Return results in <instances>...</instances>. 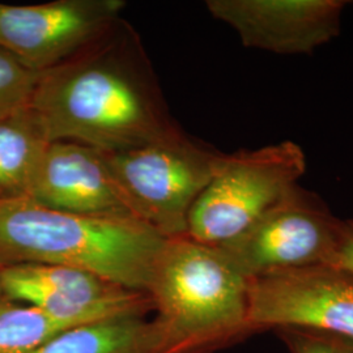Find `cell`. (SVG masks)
I'll list each match as a JSON object with an SVG mask.
<instances>
[{
    "label": "cell",
    "mask_w": 353,
    "mask_h": 353,
    "mask_svg": "<svg viewBox=\"0 0 353 353\" xmlns=\"http://www.w3.org/2000/svg\"><path fill=\"white\" fill-rule=\"evenodd\" d=\"M341 221L316 192L294 185L248 230L217 248L246 279L330 265Z\"/></svg>",
    "instance_id": "cell-6"
},
{
    "label": "cell",
    "mask_w": 353,
    "mask_h": 353,
    "mask_svg": "<svg viewBox=\"0 0 353 353\" xmlns=\"http://www.w3.org/2000/svg\"><path fill=\"white\" fill-rule=\"evenodd\" d=\"M50 140L32 108L0 119V198L29 195Z\"/></svg>",
    "instance_id": "cell-12"
},
{
    "label": "cell",
    "mask_w": 353,
    "mask_h": 353,
    "mask_svg": "<svg viewBox=\"0 0 353 353\" xmlns=\"http://www.w3.org/2000/svg\"><path fill=\"white\" fill-rule=\"evenodd\" d=\"M344 0H208L241 42L275 54H310L341 32Z\"/></svg>",
    "instance_id": "cell-10"
},
{
    "label": "cell",
    "mask_w": 353,
    "mask_h": 353,
    "mask_svg": "<svg viewBox=\"0 0 353 353\" xmlns=\"http://www.w3.org/2000/svg\"><path fill=\"white\" fill-rule=\"evenodd\" d=\"M75 325L54 318L36 306L7 297L0 301V353H32Z\"/></svg>",
    "instance_id": "cell-14"
},
{
    "label": "cell",
    "mask_w": 353,
    "mask_h": 353,
    "mask_svg": "<svg viewBox=\"0 0 353 353\" xmlns=\"http://www.w3.org/2000/svg\"><path fill=\"white\" fill-rule=\"evenodd\" d=\"M102 153L128 214L164 239L188 234L190 211L224 157L183 131L143 147Z\"/></svg>",
    "instance_id": "cell-4"
},
{
    "label": "cell",
    "mask_w": 353,
    "mask_h": 353,
    "mask_svg": "<svg viewBox=\"0 0 353 353\" xmlns=\"http://www.w3.org/2000/svg\"><path fill=\"white\" fill-rule=\"evenodd\" d=\"M4 265H6L4 263H1V262H0V301L6 299V296H4V290H3V283H1V271H3V267H4Z\"/></svg>",
    "instance_id": "cell-18"
},
{
    "label": "cell",
    "mask_w": 353,
    "mask_h": 353,
    "mask_svg": "<svg viewBox=\"0 0 353 353\" xmlns=\"http://www.w3.org/2000/svg\"><path fill=\"white\" fill-rule=\"evenodd\" d=\"M4 296L54 318L83 326L153 309L147 292L130 290L87 270L51 265H6Z\"/></svg>",
    "instance_id": "cell-9"
},
{
    "label": "cell",
    "mask_w": 353,
    "mask_h": 353,
    "mask_svg": "<svg viewBox=\"0 0 353 353\" xmlns=\"http://www.w3.org/2000/svg\"><path fill=\"white\" fill-rule=\"evenodd\" d=\"M305 169L303 151L293 141L224 153L190 211L188 236L211 246L237 239L297 185Z\"/></svg>",
    "instance_id": "cell-5"
},
{
    "label": "cell",
    "mask_w": 353,
    "mask_h": 353,
    "mask_svg": "<svg viewBox=\"0 0 353 353\" xmlns=\"http://www.w3.org/2000/svg\"><path fill=\"white\" fill-rule=\"evenodd\" d=\"M30 108L50 141L102 152L143 147L182 131L139 34L122 17L83 50L39 72Z\"/></svg>",
    "instance_id": "cell-1"
},
{
    "label": "cell",
    "mask_w": 353,
    "mask_h": 353,
    "mask_svg": "<svg viewBox=\"0 0 353 353\" xmlns=\"http://www.w3.org/2000/svg\"><path fill=\"white\" fill-rule=\"evenodd\" d=\"M145 292L154 353L208 352L252 332L248 279L220 248L188 234L165 240Z\"/></svg>",
    "instance_id": "cell-3"
},
{
    "label": "cell",
    "mask_w": 353,
    "mask_h": 353,
    "mask_svg": "<svg viewBox=\"0 0 353 353\" xmlns=\"http://www.w3.org/2000/svg\"><path fill=\"white\" fill-rule=\"evenodd\" d=\"M122 0H55L43 4L0 3V49L28 68H52L101 37L121 19Z\"/></svg>",
    "instance_id": "cell-8"
},
{
    "label": "cell",
    "mask_w": 353,
    "mask_h": 353,
    "mask_svg": "<svg viewBox=\"0 0 353 353\" xmlns=\"http://www.w3.org/2000/svg\"><path fill=\"white\" fill-rule=\"evenodd\" d=\"M292 353H353V341L310 328H278Z\"/></svg>",
    "instance_id": "cell-16"
},
{
    "label": "cell",
    "mask_w": 353,
    "mask_h": 353,
    "mask_svg": "<svg viewBox=\"0 0 353 353\" xmlns=\"http://www.w3.org/2000/svg\"><path fill=\"white\" fill-rule=\"evenodd\" d=\"M28 198L72 214L125 216L103 153L70 140L50 141Z\"/></svg>",
    "instance_id": "cell-11"
},
{
    "label": "cell",
    "mask_w": 353,
    "mask_h": 353,
    "mask_svg": "<svg viewBox=\"0 0 353 353\" xmlns=\"http://www.w3.org/2000/svg\"><path fill=\"white\" fill-rule=\"evenodd\" d=\"M353 275V220L341 221V233L330 265Z\"/></svg>",
    "instance_id": "cell-17"
},
{
    "label": "cell",
    "mask_w": 353,
    "mask_h": 353,
    "mask_svg": "<svg viewBox=\"0 0 353 353\" xmlns=\"http://www.w3.org/2000/svg\"><path fill=\"white\" fill-rule=\"evenodd\" d=\"M32 353H154L151 322L121 316L64 330Z\"/></svg>",
    "instance_id": "cell-13"
},
{
    "label": "cell",
    "mask_w": 353,
    "mask_h": 353,
    "mask_svg": "<svg viewBox=\"0 0 353 353\" xmlns=\"http://www.w3.org/2000/svg\"><path fill=\"white\" fill-rule=\"evenodd\" d=\"M166 239L134 216L55 210L28 196L0 198V262L87 270L145 292Z\"/></svg>",
    "instance_id": "cell-2"
},
{
    "label": "cell",
    "mask_w": 353,
    "mask_h": 353,
    "mask_svg": "<svg viewBox=\"0 0 353 353\" xmlns=\"http://www.w3.org/2000/svg\"><path fill=\"white\" fill-rule=\"evenodd\" d=\"M39 72L0 49V119L30 106Z\"/></svg>",
    "instance_id": "cell-15"
},
{
    "label": "cell",
    "mask_w": 353,
    "mask_h": 353,
    "mask_svg": "<svg viewBox=\"0 0 353 353\" xmlns=\"http://www.w3.org/2000/svg\"><path fill=\"white\" fill-rule=\"evenodd\" d=\"M249 327H299L353 341V275L319 265L248 279Z\"/></svg>",
    "instance_id": "cell-7"
}]
</instances>
